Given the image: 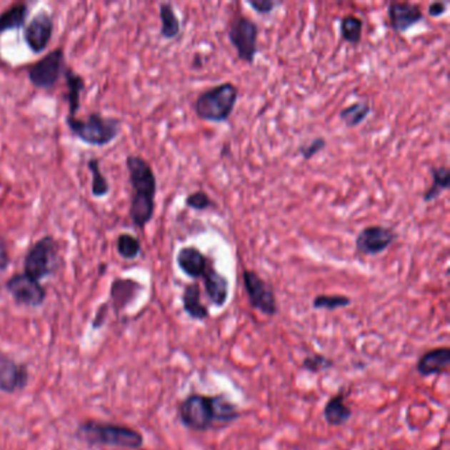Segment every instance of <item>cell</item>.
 <instances>
[{
  "label": "cell",
  "mask_w": 450,
  "mask_h": 450,
  "mask_svg": "<svg viewBox=\"0 0 450 450\" xmlns=\"http://www.w3.org/2000/svg\"><path fill=\"white\" fill-rule=\"evenodd\" d=\"M134 194L131 197L130 218L134 226L144 229L155 216L157 193L156 174L144 157L130 155L126 159Z\"/></svg>",
  "instance_id": "obj_1"
},
{
  "label": "cell",
  "mask_w": 450,
  "mask_h": 450,
  "mask_svg": "<svg viewBox=\"0 0 450 450\" xmlns=\"http://www.w3.org/2000/svg\"><path fill=\"white\" fill-rule=\"evenodd\" d=\"M239 99V89L233 82H222L199 93L191 109L201 121L224 123L230 119Z\"/></svg>",
  "instance_id": "obj_2"
},
{
  "label": "cell",
  "mask_w": 450,
  "mask_h": 450,
  "mask_svg": "<svg viewBox=\"0 0 450 450\" xmlns=\"http://www.w3.org/2000/svg\"><path fill=\"white\" fill-rule=\"evenodd\" d=\"M77 436L81 440L93 445H107L124 449H139L144 439L141 433L124 425L99 423L90 420L79 425Z\"/></svg>",
  "instance_id": "obj_3"
},
{
  "label": "cell",
  "mask_w": 450,
  "mask_h": 450,
  "mask_svg": "<svg viewBox=\"0 0 450 450\" xmlns=\"http://www.w3.org/2000/svg\"><path fill=\"white\" fill-rule=\"evenodd\" d=\"M65 121L76 138L94 147H104L113 143L121 132V121L115 118H106L99 113H91L86 119L68 116Z\"/></svg>",
  "instance_id": "obj_4"
},
{
  "label": "cell",
  "mask_w": 450,
  "mask_h": 450,
  "mask_svg": "<svg viewBox=\"0 0 450 450\" xmlns=\"http://www.w3.org/2000/svg\"><path fill=\"white\" fill-rule=\"evenodd\" d=\"M60 244L52 235H45L36 241L26 252L24 259V274L37 281L52 275L59 264Z\"/></svg>",
  "instance_id": "obj_5"
},
{
  "label": "cell",
  "mask_w": 450,
  "mask_h": 450,
  "mask_svg": "<svg viewBox=\"0 0 450 450\" xmlns=\"http://www.w3.org/2000/svg\"><path fill=\"white\" fill-rule=\"evenodd\" d=\"M229 41L234 48L239 60L252 65L259 53L258 39H259V26L252 19L236 14L233 19L229 32Z\"/></svg>",
  "instance_id": "obj_6"
},
{
  "label": "cell",
  "mask_w": 450,
  "mask_h": 450,
  "mask_svg": "<svg viewBox=\"0 0 450 450\" xmlns=\"http://www.w3.org/2000/svg\"><path fill=\"white\" fill-rule=\"evenodd\" d=\"M179 414L182 424L191 431L206 432L216 424L213 396L191 394L182 400Z\"/></svg>",
  "instance_id": "obj_7"
},
{
  "label": "cell",
  "mask_w": 450,
  "mask_h": 450,
  "mask_svg": "<svg viewBox=\"0 0 450 450\" xmlns=\"http://www.w3.org/2000/svg\"><path fill=\"white\" fill-rule=\"evenodd\" d=\"M243 286L249 297V303L258 312L272 317L279 311L276 294L272 286L259 274L251 269L243 271Z\"/></svg>",
  "instance_id": "obj_8"
},
{
  "label": "cell",
  "mask_w": 450,
  "mask_h": 450,
  "mask_svg": "<svg viewBox=\"0 0 450 450\" xmlns=\"http://www.w3.org/2000/svg\"><path fill=\"white\" fill-rule=\"evenodd\" d=\"M65 69V53L57 48L29 66L28 79L37 89H52L64 76Z\"/></svg>",
  "instance_id": "obj_9"
},
{
  "label": "cell",
  "mask_w": 450,
  "mask_h": 450,
  "mask_svg": "<svg viewBox=\"0 0 450 450\" xmlns=\"http://www.w3.org/2000/svg\"><path fill=\"white\" fill-rule=\"evenodd\" d=\"M398 238V233L389 226H366L355 238V250L366 256H376L387 251Z\"/></svg>",
  "instance_id": "obj_10"
},
{
  "label": "cell",
  "mask_w": 450,
  "mask_h": 450,
  "mask_svg": "<svg viewBox=\"0 0 450 450\" xmlns=\"http://www.w3.org/2000/svg\"><path fill=\"white\" fill-rule=\"evenodd\" d=\"M6 288L16 303L28 306H40L46 299V291L40 281L26 276V274H16L9 277Z\"/></svg>",
  "instance_id": "obj_11"
},
{
  "label": "cell",
  "mask_w": 450,
  "mask_h": 450,
  "mask_svg": "<svg viewBox=\"0 0 450 450\" xmlns=\"http://www.w3.org/2000/svg\"><path fill=\"white\" fill-rule=\"evenodd\" d=\"M53 18L46 11L37 12L24 28V41L34 53H43L53 37Z\"/></svg>",
  "instance_id": "obj_12"
},
{
  "label": "cell",
  "mask_w": 450,
  "mask_h": 450,
  "mask_svg": "<svg viewBox=\"0 0 450 450\" xmlns=\"http://www.w3.org/2000/svg\"><path fill=\"white\" fill-rule=\"evenodd\" d=\"M387 15L390 26L398 34L403 35L411 28L424 21V12L416 3L409 1H390L387 6Z\"/></svg>",
  "instance_id": "obj_13"
},
{
  "label": "cell",
  "mask_w": 450,
  "mask_h": 450,
  "mask_svg": "<svg viewBox=\"0 0 450 450\" xmlns=\"http://www.w3.org/2000/svg\"><path fill=\"white\" fill-rule=\"evenodd\" d=\"M28 370L26 366L19 364L9 356H0V391L12 394L23 390L28 381Z\"/></svg>",
  "instance_id": "obj_14"
},
{
  "label": "cell",
  "mask_w": 450,
  "mask_h": 450,
  "mask_svg": "<svg viewBox=\"0 0 450 450\" xmlns=\"http://www.w3.org/2000/svg\"><path fill=\"white\" fill-rule=\"evenodd\" d=\"M176 263L184 275L191 277L193 280H199L204 276L210 259L197 247L185 246L177 252Z\"/></svg>",
  "instance_id": "obj_15"
},
{
  "label": "cell",
  "mask_w": 450,
  "mask_h": 450,
  "mask_svg": "<svg viewBox=\"0 0 450 450\" xmlns=\"http://www.w3.org/2000/svg\"><path fill=\"white\" fill-rule=\"evenodd\" d=\"M205 292L208 296L209 301L216 308L225 306L229 300V289L230 283L229 279L222 275L219 271H216L213 263H209L208 269L202 276Z\"/></svg>",
  "instance_id": "obj_16"
},
{
  "label": "cell",
  "mask_w": 450,
  "mask_h": 450,
  "mask_svg": "<svg viewBox=\"0 0 450 450\" xmlns=\"http://www.w3.org/2000/svg\"><path fill=\"white\" fill-rule=\"evenodd\" d=\"M450 364L449 347H436L426 351L416 364V370L421 376L442 375L448 371Z\"/></svg>",
  "instance_id": "obj_17"
},
{
  "label": "cell",
  "mask_w": 450,
  "mask_h": 450,
  "mask_svg": "<svg viewBox=\"0 0 450 450\" xmlns=\"http://www.w3.org/2000/svg\"><path fill=\"white\" fill-rule=\"evenodd\" d=\"M182 308L191 320L205 321L209 319V309L201 301V288L197 281L186 284L181 296Z\"/></svg>",
  "instance_id": "obj_18"
},
{
  "label": "cell",
  "mask_w": 450,
  "mask_h": 450,
  "mask_svg": "<svg viewBox=\"0 0 450 450\" xmlns=\"http://www.w3.org/2000/svg\"><path fill=\"white\" fill-rule=\"evenodd\" d=\"M351 415L353 411L347 406L344 395L333 396L324 407V419L331 426L346 424Z\"/></svg>",
  "instance_id": "obj_19"
},
{
  "label": "cell",
  "mask_w": 450,
  "mask_h": 450,
  "mask_svg": "<svg viewBox=\"0 0 450 450\" xmlns=\"http://www.w3.org/2000/svg\"><path fill=\"white\" fill-rule=\"evenodd\" d=\"M29 15V7L26 3H15L0 14V34L7 31H16L26 26Z\"/></svg>",
  "instance_id": "obj_20"
},
{
  "label": "cell",
  "mask_w": 450,
  "mask_h": 450,
  "mask_svg": "<svg viewBox=\"0 0 450 450\" xmlns=\"http://www.w3.org/2000/svg\"><path fill=\"white\" fill-rule=\"evenodd\" d=\"M429 172L432 176V185L423 194L425 204H431L439 199L444 191H448L450 186V169L446 165L431 166Z\"/></svg>",
  "instance_id": "obj_21"
},
{
  "label": "cell",
  "mask_w": 450,
  "mask_h": 450,
  "mask_svg": "<svg viewBox=\"0 0 450 450\" xmlns=\"http://www.w3.org/2000/svg\"><path fill=\"white\" fill-rule=\"evenodd\" d=\"M64 77L68 85V93H66V102L69 104L68 116L76 118V115L79 113V106H81V93L85 90V79L68 66L65 69Z\"/></svg>",
  "instance_id": "obj_22"
},
{
  "label": "cell",
  "mask_w": 450,
  "mask_h": 450,
  "mask_svg": "<svg viewBox=\"0 0 450 450\" xmlns=\"http://www.w3.org/2000/svg\"><path fill=\"white\" fill-rule=\"evenodd\" d=\"M160 35L165 40H174L181 34V21L174 11V4L161 3L160 7Z\"/></svg>",
  "instance_id": "obj_23"
},
{
  "label": "cell",
  "mask_w": 450,
  "mask_h": 450,
  "mask_svg": "<svg viewBox=\"0 0 450 450\" xmlns=\"http://www.w3.org/2000/svg\"><path fill=\"white\" fill-rule=\"evenodd\" d=\"M371 114V106L369 104V101H358L354 104L344 107L338 116L341 121L345 123L347 129H355L358 126H361Z\"/></svg>",
  "instance_id": "obj_24"
},
{
  "label": "cell",
  "mask_w": 450,
  "mask_h": 450,
  "mask_svg": "<svg viewBox=\"0 0 450 450\" xmlns=\"http://www.w3.org/2000/svg\"><path fill=\"white\" fill-rule=\"evenodd\" d=\"M339 35L350 45H359L364 35V20L355 15L342 16L339 19Z\"/></svg>",
  "instance_id": "obj_25"
},
{
  "label": "cell",
  "mask_w": 450,
  "mask_h": 450,
  "mask_svg": "<svg viewBox=\"0 0 450 450\" xmlns=\"http://www.w3.org/2000/svg\"><path fill=\"white\" fill-rule=\"evenodd\" d=\"M87 168L91 174V193H93V196L96 199L107 196L110 191V184L101 171L99 159H96V157L90 159L87 161Z\"/></svg>",
  "instance_id": "obj_26"
},
{
  "label": "cell",
  "mask_w": 450,
  "mask_h": 450,
  "mask_svg": "<svg viewBox=\"0 0 450 450\" xmlns=\"http://www.w3.org/2000/svg\"><path fill=\"white\" fill-rule=\"evenodd\" d=\"M213 406H214V416L216 423H233L236 419H239V411L229 399L224 395L213 396Z\"/></svg>",
  "instance_id": "obj_27"
},
{
  "label": "cell",
  "mask_w": 450,
  "mask_h": 450,
  "mask_svg": "<svg viewBox=\"0 0 450 450\" xmlns=\"http://www.w3.org/2000/svg\"><path fill=\"white\" fill-rule=\"evenodd\" d=\"M351 304V299L345 294H319L313 299V308L314 309H324V311H337L341 308H346Z\"/></svg>",
  "instance_id": "obj_28"
},
{
  "label": "cell",
  "mask_w": 450,
  "mask_h": 450,
  "mask_svg": "<svg viewBox=\"0 0 450 450\" xmlns=\"http://www.w3.org/2000/svg\"><path fill=\"white\" fill-rule=\"evenodd\" d=\"M116 250L123 259H136L141 252V243L136 236L123 233L118 236Z\"/></svg>",
  "instance_id": "obj_29"
},
{
  "label": "cell",
  "mask_w": 450,
  "mask_h": 450,
  "mask_svg": "<svg viewBox=\"0 0 450 450\" xmlns=\"http://www.w3.org/2000/svg\"><path fill=\"white\" fill-rule=\"evenodd\" d=\"M185 206L196 211H205L209 209L216 208V205L206 191H193L185 199Z\"/></svg>",
  "instance_id": "obj_30"
},
{
  "label": "cell",
  "mask_w": 450,
  "mask_h": 450,
  "mask_svg": "<svg viewBox=\"0 0 450 450\" xmlns=\"http://www.w3.org/2000/svg\"><path fill=\"white\" fill-rule=\"evenodd\" d=\"M304 370L306 371L313 372V374H317V372L325 371V370H329L333 366L334 362L322 354H313L306 356L303 361Z\"/></svg>",
  "instance_id": "obj_31"
},
{
  "label": "cell",
  "mask_w": 450,
  "mask_h": 450,
  "mask_svg": "<svg viewBox=\"0 0 450 450\" xmlns=\"http://www.w3.org/2000/svg\"><path fill=\"white\" fill-rule=\"evenodd\" d=\"M325 147H326V140L322 136H319V138L311 140L309 143L300 146L299 149H297V152H299L300 156L303 157L305 161H309L316 155H319L321 151H324Z\"/></svg>",
  "instance_id": "obj_32"
},
{
  "label": "cell",
  "mask_w": 450,
  "mask_h": 450,
  "mask_svg": "<svg viewBox=\"0 0 450 450\" xmlns=\"http://www.w3.org/2000/svg\"><path fill=\"white\" fill-rule=\"evenodd\" d=\"M247 4L251 7L258 15H271L275 9L283 6L280 0H249Z\"/></svg>",
  "instance_id": "obj_33"
},
{
  "label": "cell",
  "mask_w": 450,
  "mask_h": 450,
  "mask_svg": "<svg viewBox=\"0 0 450 450\" xmlns=\"http://www.w3.org/2000/svg\"><path fill=\"white\" fill-rule=\"evenodd\" d=\"M448 11V3L446 1H433L428 6V15L432 18H440L445 15Z\"/></svg>",
  "instance_id": "obj_34"
},
{
  "label": "cell",
  "mask_w": 450,
  "mask_h": 450,
  "mask_svg": "<svg viewBox=\"0 0 450 450\" xmlns=\"http://www.w3.org/2000/svg\"><path fill=\"white\" fill-rule=\"evenodd\" d=\"M202 66V61H201V54H196L194 60H193V68H201Z\"/></svg>",
  "instance_id": "obj_35"
}]
</instances>
